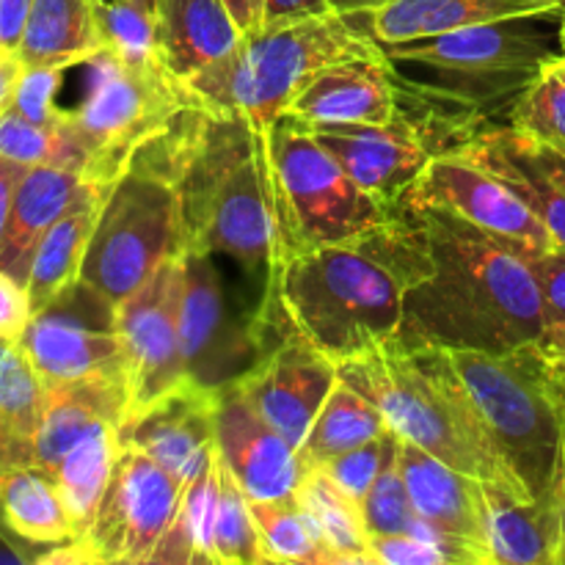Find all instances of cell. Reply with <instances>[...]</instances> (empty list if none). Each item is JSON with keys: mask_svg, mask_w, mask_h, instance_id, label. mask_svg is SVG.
<instances>
[{"mask_svg": "<svg viewBox=\"0 0 565 565\" xmlns=\"http://www.w3.org/2000/svg\"><path fill=\"white\" fill-rule=\"evenodd\" d=\"M425 232L430 274L414 285L397 337L445 351L511 353L546 334L524 252L439 207L403 210Z\"/></svg>", "mask_w": 565, "mask_h": 565, "instance_id": "1", "label": "cell"}, {"mask_svg": "<svg viewBox=\"0 0 565 565\" xmlns=\"http://www.w3.org/2000/svg\"><path fill=\"white\" fill-rule=\"evenodd\" d=\"M430 268L423 226L401 210L356 241L285 257L268 270L265 292L298 334L340 364L397 337L408 290Z\"/></svg>", "mask_w": 565, "mask_h": 565, "instance_id": "2", "label": "cell"}, {"mask_svg": "<svg viewBox=\"0 0 565 565\" xmlns=\"http://www.w3.org/2000/svg\"><path fill=\"white\" fill-rule=\"evenodd\" d=\"M141 152L174 182L185 248L226 254L246 274L268 276L276 226L265 132L243 116L196 103Z\"/></svg>", "mask_w": 565, "mask_h": 565, "instance_id": "3", "label": "cell"}, {"mask_svg": "<svg viewBox=\"0 0 565 565\" xmlns=\"http://www.w3.org/2000/svg\"><path fill=\"white\" fill-rule=\"evenodd\" d=\"M337 375L370 397L403 441L463 475L530 500L480 423L445 348L390 337L337 364Z\"/></svg>", "mask_w": 565, "mask_h": 565, "instance_id": "4", "label": "cell"}, {"mask_svg": "<svg viewBox=\"0 0 565 565\" xmlns=\"http://www.w3.org/2000/svg\"><path fill=\"white\" fill-rule=\"evenodd\" d=\"M563 9L502 17L412 42L379 44L395 77L428 103L486 108L513 103L563 53Z\"/></svg>", "mask_w": 565, "mask_h": 565, "instance_id": "5", "label": "cell"}, {"mask_svg": "<svg viewBox=\"0 0 565 565\" xmlns=\"http://www.w3.org/2000/svg\"><path fill=\"white\" fill-rule=\"evenodd\" d=\"M373 55H381L379 42L356 17H309L246 36L237 53L199 77L191 92L210 108L230 110L254 130L268 132L318 72L337 61Z\"/></svg>", "mask_w": 565, "mask_h": 565, "instance_id": "6", "label": "cell"}, {"mask_svg": "<svg viewBox=\"0 0 565 565\" xmlns=\"http://www.w3.org/2000/svg\"><path fill=\"white\" fill-rule=\"evenodd\" d=\"M447 359L530 500L565 494V430L539 345L511 353L447 351Z\"/></svg>", "mask_w": 565, "mask_h": 565, "instance_id": "7", "label": "cell"}, {"mask_svg": "<svg viewBox=\"0 0 565 565\" xmlns=\"http://www.w3.org/2000/svg\"><path fill=\"white\" fill-rule=\"evenodd\" d=\"M265 147L276 226L274 265L309 248L356 241L401 215L364 191L301 121L279 116L265 132Z\"/></svg>", "mask_w": 565, "mask_h": 565, "instance_id": "8", "label": "cell"}, {"mask_svg": "<svg viewBox=\"0 0 565 565\" xmlns=\"http://www.w3.org/2000/svg\"><path fill=\"white\" fill-rule=\"evenodd\" d=\"M182 248L185 230L174 182L138 149L108 188L81 281L116 307Z\"/></svg>", "mask_w": 565, "mask_h": 565, "instance_id": "9", "label": "cell"}, {"mask_svg": "<svg viewBox=\"0 0 565 565\" xmlns=\"http://www.w3.org/2000/svg\"><path fill=\"white\" fill-rule=\"evenodd\" d=\"M86 66V97L66 110V119L88 149L86 182L110 188L143 143L163 132L180 110L202 99L160 66L136 70L110 50L88 58Z\"/></svg>", "mask_w": 565, "mask_h": 565, "instance_id": "10", "label": "cell"}, {"mask_svg": "<svg viewBox=\"0 0 565 565\" xmlns=\"http://www.w3.org/2000/svg\"><path fill=\"white\" fill-rule=\"evenodd\" d=\"M337 379V364L281 318L259 329V356L232 384L298 450Z\"/></svg>", "mask_w": 565, "mask_h": 565, "instance_id": "11", "label": "cell"}, {"mask_svg": "<svg viewBox=\"0 0 565 565\" xmlns=\"http://www.w3.org/2000/svg\"><path fill=\"white\" fill-rule=\"evenodd\" d=\"M180 265V345L185 375L193 384L221 390L241 379L259 356L257 334L252 318L241 323L232 315L213 252L182 248Z\"/></svg>", "mask_w": 565, "mask_h": 565, "instance_id": "12", "label": "cell"}, {"mask_svg": "<svg viewBox=\"0 0 565 565\" xmlns=\"http://www.w3.org/2000/svg\"><path fill=\"white\" fill-rule=\"evenodd\" d=\"M185 483L136 447H121L97 519L83 541L99 565H149L163 541Z\"/></svg>", "mask_w": 565, "mask_h": 565, "instance_id": "13", "label": "cell"}, {"mask_svg": "<svg viewBox=\"0 0 565 565\" xmlns=\"http://www.w3.org/2000/svg\"><path fill=\"white\" fill-rule=\"evenodd\" d=\"M180 254L166 259L136 292L116 303V331L121 342L130 412L169 395L185 384L180 345Z\"/></svg>", "mask_w": 565, "mask_h": 565, "instance_id": "14", "label": "cell"}, {"mask_svg": "<svg viewBox=\"0 0 565 565\" xmlns=\"http://www.w3.org/2000/svg\"><path fill=\"white\" fill-rule=\"evenodd\" d=\"M419 207L447 210L524 254L557 248L550 230L505 182L458 152L436 154L397 202V210Z\"/></svg>", "mask_w": 565, "mask_h": 565, "instance_id": "15", "label": "cell"}, {"mask_svg": "<svg viewBox=\"0 0 565 565\" xmlns=\"http://www.w3.org/2000/svg\"><path fill=\"white\" fill-rule=\"evenodd\" d=\"M439 125L441 119L428 121L401 110L386 125H323L309 130L364 191L397 207L436 154L456 152V143L447 141Z\"/></svg>", "mask_w": 565, "mask_h": 565, "instance_id": "16", "label": "cell"}, {"mask_svg": "<svg viewBox=\"0 0 565 565\" xmlns=\"http://www.w3.org/2000/svg\"><path fill=\"white\" fill-rule=\"evenodd\" d=\"M116 307L83 281L66 287L42 312L31 315L20 345L44 384L77 381L103 370L125 367L116 331Z\"/></svg>", "mask_w": 565, "mask_h": 565, "instance_id": "17", "label": "cell"}, {"mask_svg": "<svg viewBox=\"0 0 565 565\" xmlns=\"http://www.w3.org/2000/svg\"><path fill=\"white\" fill-rule=\"evenodd\" d=\"M215 403L218 390L185 381L127 414L119 425L121 447H136L171 478L188 483L215 450Z\"/></svg>", "mask_w": 565, "mask_h": 565, "instance_id": "18", "label": "cell"}, {"mask_svg": "<svg viewBox=\"0 0 565 565\" xmlns=\"http://www.w3.org/2000/svg\"><path fill=\"white\" fill-rule=\"evenodd\" d=\"M215 447L252 500L296 497L303 475L298 450L254 412L235 384L218 390Z\"/></svg>", "mask_w": 565, "mask_h": 565, "instance_id": "19", "label": "cell"}, {"mask_svg": "<svg viewBox=\"0 0 565 565\" xmlns=\"http://www.w3.org/2000/svg\"><path fill=\"white\" fill-rule=\"evenodd\" d=\"M401 114L395 72L384 53L326 66L301 88L281 116L307 127L386 125Z\"/></svg>", "mask_w": 565, "mask_h": 565, "instance_id": "20", "label": "cell"}, {"mask_svg": "<svg viewBox=\"0 0 565 565\" xmlns=\"http://www.w3.org/2000/svg\"><path fill=\"white\" fill-rule=\"evenodd\" d=\"M397 461L406 478L414 513L434 527L456 535L478 552L480 563L491 565L486 539V483L461 469L439 461L397 436Z\"/></svg>", "mask_w": 565, "mask_h": 565, "instance_id": "21", "label": "cell"}, {"mask_svg": "<svg viewBox=\"0 0 565 565\" xmlns=\"http://www.w3.org/2000/svg\"><path fill=\"white\" fill-rule=\"evenodd\" d=\"M130 386L125 367L103 370L77 381L47 384L44 414L33 439V463L47 469L58 467L61 458L97 425L110 423L119 428L130 414Z\"/></svg>", "mask_w": 565, "mask_h": 565, "instance_id": "22", "label": "cell"}, {"mask_svg": "<svg viewBox=\"0 0 565 565\" xmlns=\"http://www.w3.org/2000/svg\"><path fill=\"white\" fill-rule=\"evenodd\" d=\"M224 0H158V64L185 88L243 44Z\"/></svg>", "mask_w": 565, "mask_h": 565, "instance_id": "23", "label": "cell"}, {"mask_svg": "<svg viewBox=\"0 0 565 565\" xmlns=\"http://www.w3.org/2000/svg\"><path fill=\"white\" fill-rule=\"evenodd\" d=\"M491 565H565V494L522 500L486 483Z\"/></svg>", "mask_w": 565, "mask_h": 565, "instance_id": "24", "label": "cell"}, {"mask_svg": "<svg viewBox=\"0 0 565 565\" xmlns=\"http://www.w3.org/2000/svg\"><path fill=\"white\" fill-rule=\"evenodd\" d=\"M88 188L92 182H86L81 171L61 169V166H31L17 185L11 218L0 246V270L25 285L39 241Z\"/></svg>", "mask_w": 565, "mask_h": 565, "instance_id": "25", "label": "cell"}, {"mask_svg": "<svg viewBox=\"0 0 565 565\" xmlns=\"http://www.w3.org/2000/svg\"><path fill=\"white\" fill-rule=\"evenodd\" d=\"M550 9H563V3L561 0H392L381 9L351 17H356L359 25L379 44H395Z\"/></svg>", "mask_w": 565, "mask_h": 565, "instance_id": "26", "label": "cell"}, {"mask_svg": "<svg viewBox=\"0 0 565 565\" xmlns=\"http://www.w3.org/2000/svg\"><path fill=\"white\" fill-rule=\"evenodd\" d=\"M105 196H108V188L92 185L39 241L25 281L33 315L42 312L66 287L81 281L83 259H86L88 241L97 226Z\"/></svg>", "mask_w": 565, "mask_h": 565, "instance_id": "27", "label": "cell"}, {"mask_svg": "<svg viewBox=\"0 0 565 565\" xmlns=\"http://www.w3.org/2000/svg\"><path fill=\"white\" fill-rule=\"evenodd\" d=\"M456 152L505 182L550 230L557 246L565 248V188L519 152L508 125L475 130Z\"/></svg>", "mask_w": 565, "mask_h": 565, "instance_id": "28", "label": "cell"}, {"mask_svg": "<svg viewBox=\"0 0 565 565\" xmlns=\"http://www.w3.org/2000/svg\"><path fill=\"white\" fill-rule=\"evenodd\" d=\"M92 0H33L17 55L22 64L75 66L103 53Z\"/></svg>", "mask_w": 565, "mask_h": 565, "instance_id": "29", "label": "cell"}, {"mask_svg": "<svg viewBox=\"0 0 565 565\" xmlns=\"http://www.w3.org/2000/svg\"><path fill=\"white\" fill-rule=\"evenodd\" d=\"M0 530L31 546L75 539L55 478L39 463H17L0 472Z\"/></svg>", "mask_w": 565, "mask_h": 565, "instance_id": "30", "label": "cell"}, {"mask_svg": "<svg viewBox=\"0 0 565 565\" xmlns=\"http://www.w3.org/2000/svg\"><path fill=\"white\" fill-rule=\"evenodd\" d=\"M119 456V428L103 423L88 430L53 469L55 486L61 491L75 539H86L92 530Z\"/></svg>", "mask_w": 565, "mask_h": 565, "instance_id": "31", "label": "cell"}, {"mask_svg": "<svg viewBox=\"0 0 565 565\" xmlns=\"http://www.w3.org/2000/svg\"><path fill=\"white\" fill-rule=\"evenodd\" d=\"M386 430H390V425H386L379 406L359 390H353L351 384L337 379L329 397L320 406L318 417H315L312 428H309L307 439L298 447V458H301L303 469H320L334 458L367 445L370 439L386 434Z\"/></svg>", "mask_w": 565, "mask_h": 565, "instance_id": "32", "label": "cell"}, {"mask_svg": "<svg viewBox=\"0 0 565 565\" xmlns=\"http://www.w3.org/2000/svg\"><path fill=\"white\" fill-rule=\"evenodd\" d=\"M215 469H218V447L182 489L174 519L149 565H215Z\"/></svg>", "mask_w": 565, "mask_h": 565, "instance_id": "33", "label": "cell"}, {"mask_svg": "<svg viewBox=\"0 0 565 565\" xmlns=\"http://www.w3.org/2000/svg\"><path fill=\"white\" fill-rule=\"evenodd\" d=\"M296 500L342 565H373L362 508L323 469H303Z\"/></svg>", "mask_w": 565, "mask_h": 565, "instance_id": "34", "label": "cell"}, {"mask_svg": "<svg viewBox=\"0 0 565 565\" xmlns=\"http://www.w3.org/2000/svg\"><path fill=\"white\" fill-rule=\"evenodd\" d=\"M252 519L257 527L265 563L298 565H342L340 557L326 546L318 527L307 516L296 497L287 500H252Z\"/></svg>", "mask_w": 565, "mask_h": 565, "instance_id": "35", "label": "cell"}, {"mask_svg": "<svg viewBox=\"0 0 565 565\" xmlns=\"http://www.w3.org/2000/svg\"><path fill=\"white\" fill-rule=\"evenodd\" d=\"M0 154L22 166H61V169L88 171V149L72 130L66 110L58 125H36L20 110L0 114Z\"/></svg>", "mask_w": 565, "mask_h": 565, "instance_id": "36", "label": "cell"}, {"mask_svg": "<svg viewBox=\"0 0 565 565\" xmlns=\"http://www.w3.org/2000/svg\"><path fill=\"white\" fill-rule=\"evenodd\" d=\"M47 384L20 340L0 337V417L17 441L33 450L44 414Z\"/></svg>", "mask_w": 565, "mask_h": 565, "instance_id": "37", "label": "cell"}, {"mask_svg": "<svg viewBox=\"0 0 565 565\" xmlns=\"http://www.w3.org/2000/svg\"><path fill=\"white\" fill-rule=\"evenodd\" d=\"M215 565H263L257 527L252 519L248 494L218 452L215 469V519H213Z\"/></svg>", "mask_w": 565, "mask_h": 565, "instance_id": "38", "label": "cell"}, {"mask_svg": "<svg viewBox=\"0 0 565 565\" xmlns=\"http://www.w3.org/2000/svg\"><path fill=\"white\" fill-rule=\"evenodd\" d=\"M508 125L565 152V55L546 61L511 105Z\"/></svg>", "mask_w": 565, "mask_h": 565, "instance_id": "39", "label": "cell"}, {"mask_svg": "<svg viewBox=\"0 0 565 565\" xmlns=\"http://www.w3.org/2000/svg\"><path fill=\"white\" fill-rule=\"evenodd\" d=\"M105 50L136 70L158 64V0H103L94 6Z\"/></svg>", "mask_w": 565, "mask_h": 565, "instance_id": "40", "label": "cell"}, {"mask_svg": "<svg viewBox=\"0 0 565 565\" xmlns=\"http://www.w3.org/2000/svg\"><path fill=\"white\" fill-rule=\"evenodd\" d=\"M362 516L367 535H397L408 533L417 519L408 497L406 478H403L401 461H397V439L375 478L373 489L367 491L362 502Z\"/></svg>", "mask_w": 565, "mask_h": 565, "instance_id": "41", "label": "cell"}, {"mask_svg": "<svg viewBox=\"0 0 565 565\" xmlns=\"http://www.w3.org/2000/svg\"><path fill=\"white\" fill-rule=\"evenodd\" d=\"M395 439H397V434L390 428L386 434L370 439L367 445H362V447H356V450L345 452V456L334 458V461H329L326 467H320V469H323V472L329 475V478L334 480V483L340 486V489L345 491V494L351 497L359 508H362L364 497H367V491L373 489L375 478H379L381 467H384V461H386V456H390Z\"/></svg>", "mask_w": 565, "mask_h": 565, "instance_id": "42", "label": "cell"}, {"mask_svg": "<svg viewBox=\"0 0 565 565\" xmlns=\"http://www.w3.org/2000/svg\"><path fill=\"white\" fill-rule=\"evenodd\" d=\"M61 83H64L61 66L22 64V75L17 81L11 108L20 110L25 119L36 121V125H58L61 116H64V110L55 105V94H58Z\"/></svg>", "mask_w": 565, "mask_h": 565, "instance_id": "43", "label": "cell"}, {"mask_svg": "<svg viewBox=\"0 0 565 565\" xmlns=\"http://www.w3.org/2000/svg\"><path fill=\"white\" fill-rule=\"evenodd\" d=\"M535 281H539L541 298H544L546 329L565 323V248L524 254Z\"/></svg>", "mask_w": 565, "mask_h": 565, "instance_id": "44", "label": "cell"}, {"mask_svg": "<svg viewBox=\"0 0 565 565\" xmlns=\"http://www.w3.org/2000/svg\"><path fill=\"white\" fill-rule=\"evenodd\" d=\"M367 550L373 565H450L434 544L414 533L370 535Z\"/></svg>", "mask_w": 565, "mask_h": 565, "instance_id": "45", "label": "cell"}, {"mask_svg": "<svg viewBox=\"0 0 565 565\" xmlns=\"http://www.w3.org/2000/svg\"><path fill=\"white\" fill-rule=\"evenodd\" d=\"M31 301H28L25 285L0 270V337H14L25 331L28 320H31Z\"/></svg>", "mask_w": 565, "mask_h": 565, "instance_id": "46", "label": "cell"}, {"mask_svg": "<svg viewBox=\"0 0 565 565\" xmlns=\"http://www.w3.org/2000/svg\"><path fill=\"white\" fill-rule=\"evenodd\" d=\"M334 14L329 0H265L263 28L287 25V22L309 20V17Z\"/></svg>", "mask_w": 565, "mask_h": 565, "instance_id": "47", "label": "cell"}, {"mask_svg": "<svg viewBox=\"0 0 565 565\" xmlns=\"http://www.w3.org/2000/svg\"><path fill=\"white\" fill-rule=\"evenodd\" d=\"M508 130H511V138H513V143H516L519 152H522L530 163L539 166L546 177H552L557 185L565 188V152L563 149L546 147V143L533 141V138H527V136H522L519 130H513L511 125H508Z\"/></svg>", "mask_w": 565, "mask_h": 565, "instance_id": "48", "label": "cell"}, {"mask_svg": "<svg viewBox=\"0 0 565 565\" xmlns=\"http://www.w3.org/2000/svg\"><path fill=\"white\" fill-rule=\"evenodd\" d=\"M31 3L33 0H0V50L3 53L17 55L20 50Z\"/></svg>", "mask_w": 565, "mask_h": 565, "instance_id": "49", "label": "cell"}, {"mask_svg": "<svg viewBox=\"0 0 565 565\" xmlns=\"http://www.w3.org/2000/svg\"><path fill=\"white\" fill-rule=\"evenodd\" d=\"M31 166H22L17 160H9L0 154V246H3L6 237V226H9L11 218V204H14V193L20 180L25 177V171Z\"/></svg>", "mask_w": 565, "mask_h": 565, "instance_id": "50", "label": "cell"}, {"mask_svg": "<svg viewBox=\"0 0 565 565\" xmlns=\"http://www.w3.org/2000/svg\"><path fill=\"white\" fill-rule=\"evenodd\" d=\"M226 9L232 11L235 22L241 25L243 36L263 31V6L265 0H224Z\"/></svg>", "mask_w": 565, "mask_h": 565, "instance_id": "51", "label": "cell"}, {"mask_svg": "<svg viewBox=\"0 0 565 565\" xmlns=\"http://www.w3.org/2000/svg\"><path fill=\"white\" fill-rule=\"evenodd\" d=\"M20 75H22L20 55L3 53V50H0V114L11 108V99H14Z\"/></svg>", "mask_w": 565, "mask_h": 565, "instance_id": "52", "label": "cell"}, {"mask_svg": "<svg viewBox=\"0 0 565 565\" xmlns=\"http://www.w3.org/2000/svg\"><path fill=\"white\" fill-rule=\"evenodd\" d=\"M17 463H33V450L22 445V441H17L11 430L6 428L3 417H0V472L6 467H17Z\"/></svg>", "mask_w": 565, "mask_h": 565, "instance_id": "53", "label": "cell"}, {"mask_svg": "<svg viewBox=\"0 0 565 565\" xmlns=\"http://www.w3.org/2000/svg\"><path fill=\"white\" fill-rule=\"evenodd\" d=\"M546 381H550V392L552 397H555V406L557 412H561L565 430V362H552V359H546Z\"/></svg>", "mask_w": 565, "mask_h": 565, "instance_id": "54", "label": "cell"}, {"mask_svg": "<svg viewBox=\"0 0 565 565\" xmlns=\"http://www.w3.org/2000/svg\"><path fill=\"white\" fill-rule=\"evenodd\" d=\"M535 345H539V351L544 353L546 359H552V362H565V323L550 326L546 334L541 337Z\"/></svg>", "mask_w": 565, "mask_h": 565, "instance_id": "55", "label": "cell"}, {"mask_svg": "<svg viewBox=\"0 0 565 565\" xmlns=\"http://www.w3.org/2000/svg\"><path fill=\"white\" fill-rule=\"evenodd\" d=\"M334 14H364V11L381 9V6L392 3V0H329Z\"/></svg>", "mask_w": 565, "mask_h": 565, "instance_id": "56", "label": "cell"}, {"mask_svg": "<svg viewBox=\"0 0 565 565\" xmlns=\"http://www.w3.org/2000/svg\"><path fill=\"white\" fill-rule=\"evenodd\" d=\"M561 44H563V53H565V9H563V17H561Z\"/></svg>", "mask_w": 565, "mask_h": 565, "instance_id": "57", "label": "cell"}, {"mask_svg": "<svg viewBox=\"0 0 565 565\" xmlns=\"http://www.w3.org/2000/svg\"><path fill=\"white\" fill-rule=\"evenodd\" d=\"M92 3H94V6H97V3H103V0H92Z\"/></svg>", "mask_w": 565, "mask_h": 565, "instance_id": "58", "label": "cell"}, {"mask_svg": "<svg viewBox=\"0 0 565 565\" xmlns=\"http://www.w3.org/2000/svg\"><path fill=\"white\" fill-rule=\"evenodd\" d=\"M561 3H563V9H565V0H561Z\"/></svg>", "mask_w": 565, "mask_h": 565, "instance_id": "59", "label": "cell"}]
</instances>
